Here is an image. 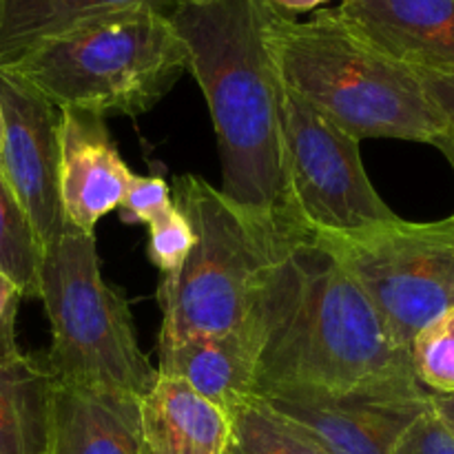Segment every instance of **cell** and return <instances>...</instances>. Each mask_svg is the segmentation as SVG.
<instances>
[{"label":"cell","mask_w":454,"mask_h":454,"mask_svg":"<svg viewBox=\"0 0 454 454\" xmlns=\"http://www.w3.org/2000/svg\"><path fill=\"white\" fill-rule=\"evenodd\" d=\"M253 397L317 395L424 402L411 348L341 262L304 231L288 235L253 306Z\"/></svg>","instance_id":"obj_1"},{"label":"cell","mask_w":454,"mask_h":454,"mask_svg":"<svg viewBox=\"0 0 454 454\" xmlns=\"http://www.w3.org/2000/svg\"><path fill=\"white\" fill-rule=\"evenodd\" d=\"M269 0H176L168 12L200 84L222 164V193L295 231L284 168V82L269 38ZM301 231V229H300Z\"/></svg>","instance_id":"obj_2"},{"label":"cell","mask_w":454,"mask_h":454,"mask_svg":"<svg viewBox=\"0 0 454 454\" xmlns=\"http://www.w3.org/2000/svg\"><path fill=\"white\" fill-rule=\"evenodd\" d=\"M269 38L282 82L357 140L434 145L450 129L424 75L364 38L335 7L309 20L273 7Z\"/></svg>","instance_id":"obj_3"},{"label":"cell","mask_w":454,"mask_h":454,"mask_svg":"<svg viewBox=\"0 0 454 454\" xmlns=\"http://www.w3.org/2000/svg\"><path fill=\"white\" fill-rule=\"evenodd\" d=\"M186 71L167 12L133 7L80 22L22 53L0 74L58 111L136 115L153 109Z\"/></svg>","instance_id":"obj_4"},{"label":"cell","mask_w":454,"mask_h":454,"mask_svg":"<svg viewBox=\"0 0 454 454\" xmlns=\"http://www.w3.org/2000/svg\"><path fill=\"white\" fill-rule=\"evenodd\" d=\"M173 202L189 217L195 244L184 264L158 286V344L239 331L288 235L297 231L257 220L191 173L173 182Z\"/></svg>","instance_id":"obj_5"},{"label":"cell","mask_w":454,"mask_h":454,"mask_svg":"<svg viewBox=\"0 0 454 454\" xmlns=\"http://www.w3.org/2000/svg\"><path fill=\"white\" fill-rule=\"evenodd\" d=\"M51 326L44 357L56 384L145 395L158 377L122 291L106 284L96 235L67 229L44 251L40 293Z\"/></svg>","instance_id":"obj_6"},{"label":"cell","mask_w":454,"mask_h":454,"mask_svg":"<svg viewBox=\"0 0 454 454\" xmlns=\"http://www.w3.org/2000/svg\"><path fill=\"white\" fill-rule=\"evenodd\" d=\"M341 262L402 344L454 306V215L397 217L346 235H310Z\"/></svg>","instance_id":"obj_7"},{"label":"cell","mask_w":454,"mask_h":454,"mask_svg":"<svg viewBox=\"0 0 454 454\" xmlns=\"http://www.w3.org/2000/svg\"><path fill=\"white\" fill-rule=\"evenodd\" d=\"M284 168L288 208L309 235H346L397 220L372 186L359 142L284 84Z\"/></svg>","instance_id":"obj_8"},{"label":"cell","mask_w":454,"mask_h":454,"mask_svg":"<svg viewBox=\"0 0 454 454\" xmlns=\"http://www.w3.org/2000/svg\"><path fill=\"white\" fill-rule=\"evenodd\" d=\"M0 109L4 124L0 171L47 251L71 229L58 184L60 111L4 74H0Z\"/></svg>","instance_id":"obj_9"},{"label":"cell","mask_w":454,"mask_h":454,"mask_svg":"<svg viewBox=\"0 0 454 454\" xmlns=\"http://www.w3.org/2000/svg\"><path fill=\"white\" fill-rule=\"evenodd\" d=\"M58 137V184L67 224L93 235L102 217L118 211L136 173L120 155L102 115L60 111Z\"/></svg>","instance_id":"obj_10"},{"label":"cell","mask_w":454,"mask_h":454,"mask_svg":"<svg viewBox=\"0 0 454 454\" xmlns=\"http://www.w3.org/2000/svg\"><path fill=\"white\" fill-rule=\"evenodd\" d=\"M304 430L328 454H395L424 402H368L317 395L270 393L260 397Z\"/></svg>","instance_id":"obj_11"},{"label":"cell","mask_w":454,"mask_h":454,"mask_svg":"<svg viewBox=\"0 0 454 454\" xmlns=\"http://www.w3.org/2000/svg\"><path fill=\"white\" fill-rule=\"evenodd\" d=\"M337 13L421 74L454 75V0H340Z\"/></svg>","instance_id":"obj_12"},{"label":"cell","mask_w":454,"mask_h":454,"mask_svg":"<svg viewBox=\"0 0 454 454\" xmlns=\"http://www.w3.org/2000/svg\"><path fill=\"white\" fill-rule=\"evenodd\" d=\"M49 454H149L140 397L56 384Z\"/></svg>","instance_id":"obj_13"},{"label":"cell","mask_w":454,"mask_h":454,"mask_svg":"<svg viewBox=\"0 0 454 454\" xmlns=\"http://www.w3.org/2000/svg\"><path fill=\"white\" fill-rule=\"evenodd\" d=\"M158 372L189 384L195 393L231 412L253 397L257 341L248 324L224 335H193L158 344Z\"/></svg>","instance_id":"obj_14"},{"label":"cell","mask_w":454,"mask_h":454,"mask_svg":"<svg viewBox=\"0 0 454 454\" xmlns=\"http://www.w3.org/2000/svg\"><path fill=\"white\" fill-rule=\"evenodd\" d=\"M140 424L149 454H224L231 434L229 412L162 372L140 395Z\"/></svg>","instance_id":"obj_15"},{"label":"cell","mask_w":454,"mask_h":454,"mask_svg":"<svg viewBox=\"0 0 454 454\" xmlns=\"http://www.w3.org/2000/svg\"><path fill=\"white\" fill-rule=\"evenodd\" d=\"M53 388L44 357L0 346V454H49Z\"/></svg>","instance_id":"obj_16"},{"label":"cell","mask_w":454,"mask_h":454,"mask_svg":"<svg viewBox=\"0 0 454 454\" xmlns=\"http://www.w3.org/2000/svg\"><path fill=\"white\" fill-rule=\"evenodd\" d=\"M176 0H0V69L35 44L98 16L133 7L171 12Z\"/></svg>","instance_id":"obj_17"},{"label":"cell","mask_w":454,"mask_h":454,"mask_svg":"<svg viewBox=\"0 0 454 454\" xmlns=\"http://www.w3.org/2000/svg\"><path fill=\"white\" fill-rule=\"evenodd\" d=\"M229 417L231 434L224 454H328L260 397H248Z\"/></svg>","instance_id":"obj_18"},{"label":"cell","mask_w":454,"mask_h":454,"mask_svg":"<svg viewBox=\"0 0 454 454\" xmlns=\"http://www.w3.org/2000/svg\"><path fill=\"white\" fill-rule=\"evenodd\" d=\"M43 257L38 235L0 171V273L16 284L22 297L38 300Z\"/></svg>","instance_id":"obj_19"},{"label":"cell","mask_w":454,"mask_h":454,"mask_svg":"<svg viewBox=\"0 0 454 454\" xmlns=\"http://www.w3.org/2000/svg\"><path fill=\"white\" fill-rule=\"evenodd\" d=\"M411 362L426 393L454 395V306L412 337Z\"/></svg>","instance_id":"obj_20"},{"label":"cell","mask_w":454,"mask_h":454,"mask_svg":"<svg viewBox=\"0 0 454 454\" xmlns=\"http://www.w3.org/2000/svg\"><path fill=\"white\" fill-rule=\"evenodd\" d=\"M146 238V255L151 264L162 273V278L173 275L189 257L195 244V231L186 213L176 202L160 213L149 224Z\"/></svg>","instance_id":"obj_21"},{"label":"cell","mask_w":454,"mask_h":454,"mask_svg":"<svg viewBox=\"0 0 454 454\" xmlns=\"http://www.w3.org/2000/svg\"><path fill=\"white\" fill-rule=\"evenodd\" d=\"M173 204V191L162 173L133 176L127 195L120 202V220L124 224H149Z\"/></svg>","instance_id":"obj_22"},{"label":"cell","mask_w":454,"mask_h":454,"mask_svg":"<svg viewBox=\"0 0 454 454\" xmlns=\"http://www.w3.org/2000/svg\"><path fill=\"white\" fill-rule=\"evenodd\" d=\"M395 454H454V434L428 403L419 419L403 434Z\"/></svg>","instance_id":"obj_23"},{"label":"cell","mask_w":454,"mask_h":454,"mask_svg":"<svg viewBox=\"0 0 454 454\" xmlns=\"http://www.w3.org/2000/svg\"><path fill=\"white\" fill-rule=\"evenodd\" d=\"M20 300L16 284L0 273V346H16V313Z\"/></svg>","instance_id":"obj_24"},{"label":"cell","mask_w":454,"mask_h":454,"mask_svg":"<svg viewBox=\"0 0 454 454\" xmlns=\"http://www.w3.org/2000/svg\"><path fill=\"white\" fill-rule=\"evenodd\" d=\"M421 74V71H419ZM434 100L439 102L446 118L450 120V127H454V75H439V74H421Z\"/></svg>","instance_id":"obj_25"},{"label":"cell","mask_w":454,"mask_h":454,"mask_svg":"<svg viewBox=\"0 0 454 454\" xmlns=\"http://www.w3.org/2000/svg\"><path fill=\"white\" fill-rule=\"evenodd\" d=\"M278 12L286 13V16L295 18L297 13H313L317 9H324V4L333 3V0H269Z\"/></svg>","instance_id":"obj_26"},{"label":"cell","mask_w":454,"mask_h":454,"mask_svg":"<svg viewBox=\"0 0 454 454\" xmlns=\"http://www.w3.org/2000/svg\"><path fill=\"white\" fill-rule=\"evenodd\" d=\"M428 403L434 415L448 426L454 434V395H428Z\"/></svg>","instance_id":"obj_27"},{"label":"cell","mask_w":454,"mask_h":454,"mask_svg":"<svg viewBox=\"0 0 454 454\" xmlns=\"http://www.w3.org/2000/svg\"><path fill=\"white\" fill-rule=\"evenodd\" d=\"M433 146H437V149L442 151L443 155H446L448 162H450V167H452V171H454V127L448 129V131L443 133V136L439 137V140L434 142Z\"/></svg>","instance_id":"obj_28"},{"label":"cell","mask_w":454,"mask_h":454,"mask_svg":"<svg viewBox=\"0 0 454 454\" xmlns=\"http://www.w3.org/2000/svg\"><path fill=\"white\" fill-rule=\"evenodd\" d=\"M4 140V124H3V109H0V149H3Z\"/></svg>","instance_id":"obj_29"}]
</instances>
